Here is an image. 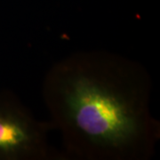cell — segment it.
I'll return each mask as SVG.
<instances>
[{"label":"cell","instance_id":"cell-1","mask_svg":"<svg viewBox=\"0 0 160 160\" xmlns=\"http://www.w3.org/2000/svg\"><path fill=\"white\" fill-rule=\"evenodd\" d=\"M151 93L142 63L107 50L70 53L52 65L42 84L63 155L78 160L151 158L160 138Z\"/></svg>","mask_w":160,"mask_h":160},{"label":"cell","instance_id":"cell-2","mask_svg":"<svg viewBox=\"0 0 160 160\" xmlns=\"http://www.w3.org/2000/svg\"><path fill=\"white\" fill-rule=\"evenodd\" d=\"M49 120L38 118L13 92H0V160L65 158L49 142Z\"/></svg>","mask_w":160,"mask_h":160}]
</instances>
